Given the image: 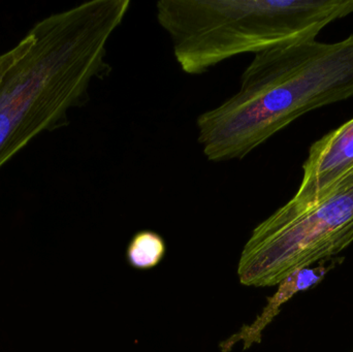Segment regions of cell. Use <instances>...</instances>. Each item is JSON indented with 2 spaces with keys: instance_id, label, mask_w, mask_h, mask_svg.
<instances>
[{
  "instance_id": "obj_3",
  "label": "cell",
  "mask_w": 353,
  "mask_h": 352,
  "mask_svg": "<svg viewBox=\"0 0 353 352\" xmlns=\"http://www.w3.org/2000/svg\"><path fill=\"white\" fill-rule=\"evenodd\" d=\"M353 0H161L157 19L183 72L205 74L242 54L315 41Z\"/></svg>"
},
{
  "instance_id": "obj_5",
  "label": "cell",
  "mask_w": 353,
  "mask_h": 352,
  "mask_svg": "<svg viewBox=\"0 0 353 352\" xmlns=\"http://www.w3.org/2000/svg\"><path fill=\"white\" fill-rule=\"evenodd\" d=\"M303 179L288 210L308 208L329 196L353 173V118L315 142L303 165Z\"/></svg>"
},
{
  "instance_id": "obj_6",
  "label": "cell",
  "mask_w": 353,
  "mask_h": 352,
  "mask_svg": "<svg viewBox=\"0 0 353 352\" xmlns=\"http://www.w3.org/2000/svg\"><path fill=\"white\" fill-rule=\"evenodd\" d=\"M343 260V258L336 256L323 260L316 267H309L292 273L278 284L277 291L268 298L267 305L253 320L252 324L248 326L245 324L238 332L219 343L220 351L230 352L234 345L240 342H243L244 351L251 349L254 344H259L263 338V331L275 320L276 316L281 311V308L294 296L319 285L329 274L330 271L335 269Z\"/></svg>"
},
{
  "instance_id": "obj_1",
  "label": "cell",
  "mask_w": 353,
  "mask_h": 352,
  "mask_svg": "<svg viewBox=\"0 0 353 352\" xmlns=\"http://www.w3.org/2000/svg\"><path fill=\"white\" fill-rule=\"evenodd\" d=\"M130 0H91L50 14L31 31L35 43L0 82V169L37 134L68 122L109 76L107 45Z\"/></svg>"
},
{
  "instance_id": "obj_4",
  "label": "cell",
  "mask_w": 353,
  "mask_h": 352,
  "mask_svg": "<svg viewBox=\"0 0 353 352\" xmlns=\"http://www.w3.org/2000/svg\"><path fill=\"white\" fill-rule=\"evenodd\" d=\"M352 243L353 173L321 202L298 211L282 206L259 223L243 248L239 280L245 287H275Z\"/></svg>"
},
{
  "instance_id": "obj_7",
  "label": "cell",
  "mask_w": 353,
  "mask_h": 352,
  "mask_svg": "<svg viewBox=\"0 0 353 352\" xmlns=\"http://www.w3.org/2000/svg\"><path fill=\"white\" fill-rule=\"evenodd\" d=\"M167 252V244L159 234L141 231L130 240L126 249L128 264L137 270H151L161 264Z\"/></svg>"
},
{
  "instance_id": "obj_2",
  "label": "cell",
  "mask_w": 353,
  "mask_h": 352,
  "mask_svg": "<svg viewBox=\"0 0 353 352\" xmlns=\"http://www.w3.org/2000/svg\"><path fill=\"white\" fill-rule=\"evenodd\" d=\"M352 96L353 34L271 48L255 54L236 94L199 116V143L212 163L243 159L304 114Z\"/></svg>"
},
{
  "instance_id": "obj_9",
  "label": "cell",
  "mask_w": 353,
  "mask_h": 352,
  "mask_svg": "<svg viewBox=\"0 0 353 352\" xmlns=\"http://www.w3.org/2000/svg\"><path fill=\"white\" fill-rule=\"evenodd\" d=\"M353 352V351H352Z\"/></svg>"
},
{
  "instance_id": "obj_8",
  "label": "cell",
  "mask_w": 353,
  "mask_h": 352,
  "mask_svg": "<svg viewBox=\"0 0 353 352\" xmlns=\"http://www.w3.org/2000/svg\"><path fill=\"white\" fill-rule=\"evenodd\" d=\"M34 43L35 35L30 30L28 34L25 35L24 39L20 43H17L16 47L0 55V82L3 80L6 74L12 70V66L30 51Z\"/></svg>"
}]
</instances>
